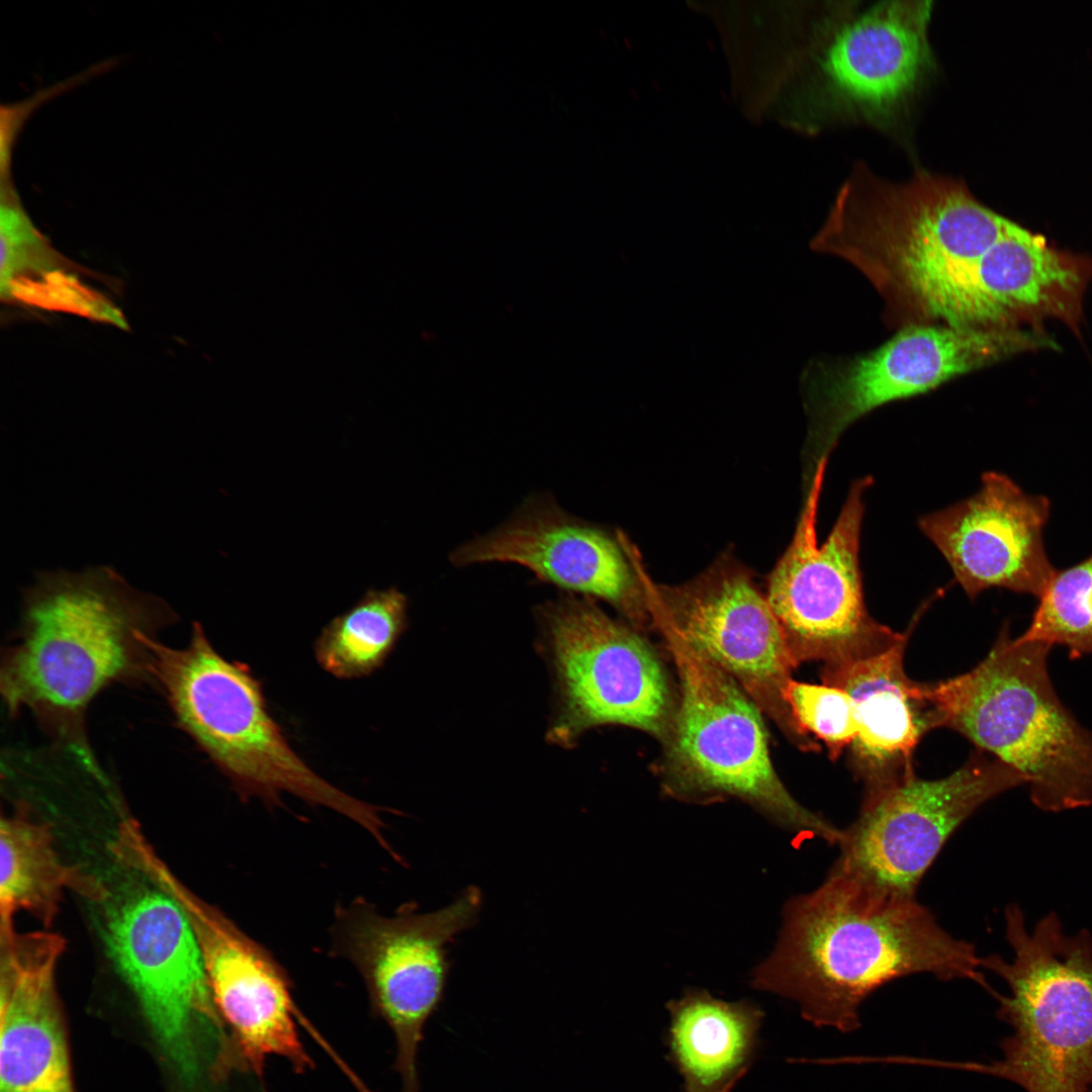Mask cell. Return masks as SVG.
<instances>
[{
	"label": "cell",
	"instance_id": "cell-26",
	"mask_svg": "<svg viewBox=\"0 0 1092 1092\" xmlns=\"http://www.w3.org/2000/svg\"><path fill=\"white\" fill-rule=\"evenodd\" d=\"M783 700L800 732L822 740L831 759L853 743L857 731L853 705L843 690L790 679L783 690Z\"/></svg>",
	"mask_w": 1092,
	"mask_h": 1092
},
{
	"label": "cell",
	"instance_id": "cell-20",
	"mask_svg": "<svg viewBox=\"0 0 1092 1092\" xmlns=\"http://www.w3.org/2000/svg\"><path fill=\"white\" fill-rule=\"evenodd\" d=\"M906 642L901 635L822 668L823 684L843 690L852 701L857 731L851 756L864 785L863 798L915 777L913 755L928 731L920 684L904 670Z\"/></svg>",
	"mask_w": 1092,
	"mask_h": 1092
},
{
	"label": "cell",
	"instance_id": "cell-6",
	"mask_svg": "<svg viewBox=\"0 0 1092 1092\" xmlns=\"http://www.w3.org/2000/svg\"><path fill=\"white\" fill-rule=\"evenodd\" d=\"M1005 935L1013 950L981 958L1009 988L994 992L997 1016L1013 1032L1002 1058L985 1063H941L1008 1080L1025 1092H1092V934L1064 931L1055 912L1031 930L1017 904L1005 908Z\"/></svg>",
	"mask_w": 1092,
	"mask_h": 1092
},
{
	"label": "cell",
	"instance_id": "cell-29",
	"mask_svg": "<svg viewBox=\"0 0 1092 1092\" xmlns=\"http://www.w3.org/2000/svg\"><path fill=\"white\" fill-rule=\"evenodd\" d=\"M342 1073L358 1092H374L349 1065L343 1068Z\"/></svg>",
	"mask_w": 1092,
	"mask_h": 1092
},
{
	"label": "cell",
	"instance_id": "cell-8",
	"mask_svg": "<svg viewBox=\"0 0 1092 1092\" xmlns=\"http://www.w3.org/2000/svg\"><path fill=\"white\" fill-rule=\"evenodd\" d=\"M827 460L815 467L793 540L768 583L767 601L797 664L842 660L902 635L872 618L864 603L859 540L871 477L851 483L829 535L818 542L817 514Z\"/></svg>",
	"mask_w": 1092,
	"mask_h": 1092
},
{
	"label": "cell",
	"instance_id": "cell-14",
	"mask_svg": "<svg viewBox=\"0 0 1092 1092\" xmlns=\"http://www.w3.org/2000/svg\"><path fill=\"white\" fill-rule=\"evenodd\" d=\"M152 881L180 906L197 939L210 992L245 1066L261 1075L268 1059L297 1073L313 1067L298 1033L290 981L269 951L213 906L190 892L164 861Z\"/></svg>",
	"mask_w": 1092,
	"mask_h": 1092
},
{
	"label": "cell",
	"instance_id": "cell-27",
	"mask_svg": "<svg viewBox=\"0 0 1092 1092\" xmlns=\"http://www.w3.org/2000/svg\"><path fill=\"white\" fill-rule=\"evenodd\" d=\"M0 200L2 292L14 278L57 268V261L24 211L11 173L1 174Z\"/></svg>",
	"mask_w": 1092,
	"mask_h": 1092
},
{
	"label": "cell",
	"instance_id": "cell-16",
	"mask_svg": "<svg viewBox=\"0 0 1092 1092\" xmlns=\"http://www.w3.org/2000/svg\"><path fill=\"white\" fill-rule=\"evenodd\" d=\"M669 631L755 696L767 697L794 734L783 700L797 665L767 601L742 571L716 566L687 584L655 590Z\"/></svg>",
	"mask_w": 1092,
	"mask_h": 1092
},
{
	"label": "cell",
	"instance_id": "cell-28",
	"mask_svg": "<svg viewBox=\"0 0 1092 1092\" xmlns=\"http://www.w3.org/2000/svg\"><path fill=\"white\" fill-rule=\"evenodd\" d=\"M2 297H14L41 308L62 310L124 327L121 313L103 296L73 276L54 268L19 276L9 282Z\"/></svg>",
	"mask_w": 1092,
	"mask_h": 1092
},
{
	"label": "cell",
	"instance_id": "cell-23",
	"mask_svg": "<svg viewBox=\"0 0 1092 1092\" xmlns=\"http://www.w3.org/2000/svg\"><path fill=\"white\" fill-rule=\"evenodd\" d=\"M65 889L100 902L107 889L92 876L65 864L54 847L50 826L28 817L24 810L1 818L0 914L1 923L13 922L20 910L44 926L55 920Z\"/></svg>",
	"mask_w": 1092,
	"mask_h": 1092
},
{
	"label": "cell",
	"instance_id": "cell-19",
	"mask_svg": "<svg viewBox=\"0 0 1092 1092\" xmlns=\"http://www.w3.org/2000/svg\"><path fill=\"white\" fill-rule=\"evenodd\" d=\"M932 9L931 1H884L837 31L821 62L833 102L868 120L898 113L934 68Z\"/></svg>",
	"mask_w": 1092,
	"mask_h": 1092
},
{
	"label": "cell",
	"instance_id": "cell-24",
	"mask_svg": "<svg viewBox=\"0 0 1092 1092\" xmlns=\"http://www.w3.org/2000/svg\"><path fill=\"white\" fill-rule=\"evenodd\" d=\"M406 597L395 587L370 589L334 618L314 643L321 667L341 679L369 675L380 668L406 625Z\"/></svg>",
	"mask_w": 1092,
	"mask_h": 1092
},
{
	"label": "cell",
	"instance_id": "cell-25",
	"mask_svg": "<svg viewBox=\"0 0 1092 1092\" xmlns=\"http://www.w3.org/2000/svg\"><path fill=\"white\" fill-rule=\"evenodd\" d=\"M1018 638L1064 646L1072 659L1092 653V554L1069 568L1056 569Z\"/></svg>",
	"mask_w": 1092,
	"mask_h": 1092
},
{
	"label": "cell",
	"instance_id": "cell-4",
	"mask_svg": "<svg viewBox=\"0 0 1092 1092\" xmlns=\"http://www.w3.org/2000/svg\"><path fill=\"white\" fill-rule=\"evenodd\" d=\"M1053 647L1010 636L1005 625L973 669L920 684L927 729L949 728L1023 777L1045 812L1092 805V731L1059 698Z\"/></svg>",
	"mask_w": 1092,
	"mask_h": 1092
},
{
	"label": "cell",
	"instance_id": "cell-17",
	"mask_svg": "<svg viewBox=\"0 0 1092 1092\" xmlns=\"http://www.w3.org/2000/svg\"><path fill=\"white\" fill-rule=\"evenodd\" d=\"M450 560L457 567L515 563L561 589L608 601L625 612L639 609V582L619 543L565 512L549 494L532 496L502 526L457 547Z\"/></svg>",
	"mask_w": 1092,
	"mask_h": 1092
},
{
	"label": "cell",
	"instance_id": "cell-13",
	"mask_svg": "<svg viewBox=\"0 0 1092 1092\" xmlns=\"http://www.w3.org/2000/svg\"><path fill=\"white\" fill-rule=\"evenodd\" d=\"M543 612L563 701L554 736L611 723L662 734L669 692L651 648L586 600L564 598Z\"/></svg>",
	"mask_w": 1092,
	"mask_h": 1092
},
{
	"label": "cell",
	"instance_id": "cell-9",
	"mask_svg": "<svg viewBox=\"0 0 1092 1092\" xmlns=\"http://www.w3.org/2000/svg\"><path fill=\"white\" fill-rule=\"evenodd\" d=\"M481 906L480 890L469 886L432 912L406 905L385 916L358 899L338 907L334 951L361 974L373 1010L393 1033L402 1092L420 1089L417 1056L425 1024L444 996L451 966L448 945L477 922Z\"/></svg>",
	"mask_w": 1092,
	"mask_h": 1092
},
{
	"label": "cell",
	"instance_id": "cell-11",
	"mask_svg": "<svg viewBox=\"0 0 1092 1092\" xmlns=\"http://www.w3.org/2000/svg\"><path fill=\"white\" fill-rule=\"evenodd\" d=\"M98 903L114 965L136 995L164 1055L191 1080L199 1069L198 1031L220 1017L188 918L152 881L113 895L107 890Z\"/></svg>",
	"mask_w": 1092,
	"mask_h": 1092
},
{
	"label": "cell",
	"instance_id": "cell-12",
	"mask_svg": "<svg viewBox=\"0 0 1092 1092\" xmlns=\"http://www.w3.org/2000/svg\"><path fill=\"white\" fill-rule=\"evenodd\" d=\"M1025 785L1021 775L980 750L944 778L913 777L889 787L863 798L858 817L843 830L832 869L915 897L961 824L989 800Z\"/></svg>",
	"mask_w": 1092,
	"mask_h": 1092
},
{
	"label": "cell",
	"instance_id": "cell-7",
	"mask_svg": "<svg viewBox=\"0 0 1092 1092\" xmlns=\"http://www.w3.org/2000/svg\"><path fill=\"white\" fill-rule=\"evenodd\" d=\"M680 680L670 794L690 801L739 799L794 836L839 844L843 830L795 800L774 769L756 706L736 680L669 631Z\"/></svg>",
	"mask_w": 1092,
	"mask_h": 1092
},
{
	"label": "cell",
	"instance_id": "cell-21",
	"mask_svg": "<svg viewBox=\"0 0 1092 1092\" xmlns=\"http://www.w3.org/2000/svg\"><path fill=\"white\" fill-rule=\"evenodd\" d=\"M1091 279L1092 258L1058 250L1013 221L974 270L975 285L998 327L1037 329L1053 317L1076 334Z\"/></svg>",
	"mask_w": 1092,
	"mask_h": 1092
},
{
	"label": "cell",
	"instance_id": "cell-15",
	"mask_svg": "<svg viewBox=\"0 0 1092 1092\" xmlns=\"http://www.w3.org/2000/svg\"><path fill=\"white\" fill-rule=\"evenodd\" d=\"M1050 500L988 471L967 499L922 516L918 526L974 600L991 587L1039 598L1056 569L1044 549Z\"/></svg>",
	"mask_w": 1092,
	"mask_h": 1092
},
{
	"label": "cell",
	"instance_id": "cell-10",
	"mask_svg": "<svg viewBox=\"0 0 1092 1092\" xmlns=\"http://www.w3.org/2000/svg\"><path fill=\"white\" fill-rule=\"evenodd\" d=\"M1045 345L1053 344L1038 330L919 325L866 353L820 363L811 385L815 467L872 411Z\"/></svg>",
	"mask_w": 1092,
	"mask_h": 1092
},
{
	"label": "cell",
	"instance_id": "cell-5",
	"mask_svg": "<svg viewBox=\"0 0 1092 1092\" xmlns=\"http://www.w3.org/2000/svg\"><path fill=\"white\" fill-rule=\"evenodd\" d=\"M147 670L162 688L179 725L228 777L242 799L281 804L287 793L323 806L365 829L384 849L386 811L341 791L315 774L291 748L269 713L260 680L242 662L229 661L194 623L188 645L172 648L142 638Z\"/></svg>",
	"mask_w": 1092,
	"mask_h": 1092
},
{
	"label": "cell",
	"instance_id": "cell-2",
	"mask_svg": "<svg viewBox=\"0 0 1092 1092\" xmlns=\"http://www.w3.org/2000/svg\"><path fill=\"white\" fill-rule=\"evenodd\" d=\"M774 950L752 988L788 998L817 1027L851 1032L863 1001L913 974L967 979L988 992L975 946L951 936L916 897L830 869L815 890L790 898Z\"/></svg>",
	"mask_w": 1092,
	"mask_h": 1092
},
{
	"label": "cell",
	"instance_id": "cell-30",
	"mask_svg": "<svg viewBox=\"0 0 1092 1092\" xmlns=\"http://www.w3.org/2000/svg\"><path fill=\"white\" fill-rule=\"evenodd\" d=\"M731 1091H732V1089H729V1090H726V1091H724V1092H731Z\"/></svg>",
	"mask_w": 1092,
	"mask_h": 1092
},
{
	"label": "cell",
	"instance_id": "cell-22",
	"mask_svg": "<svg viewBox=\"0 0 1092 1092\" xmlns=\"http://www.w3.org/2000/svg\"><path fill=\"white\" fill-rule=\"evenodd\" d=\"M668 1060L684 1092H724L746 1074L764 1013L748 1000L725 1001L689 988L667 1002Z\"/></svg>",
	"mask_w": 1092,
	"mask_h": 1092
},
{
	"label": "cell",
	"instance_id": "cell-3",
	"mask_svg": "<svg viewBox=\"0 0 1092 1092\" xmlns=\"http://www.w3.org/2000/svg\"><path fill=\"white\" fill-rule=\"evenodd\" d=\"M35 577L23 592L16 642L3 656L1 693L10 713L26 708L71 730L101 690L147 671L142 636L175 614L108 566Z\"/></svg>",
	"mask_w": 1092,
	"mask_h": 1092
},
{
	"label": "cell",
	"instance_id": "cell-18",
	"mask_svg": "<svg viewBox=\"0 0 1092 1092\" xmlns=\"http://www.w3.org/2000/svg\"><path fill=\"white\" fill-rule=\"evenodd\" d=\"M0 928V1092H75L55 980L65 940Z\"/></svg>",
	"mask_w": 1092,
	"mask_h": 1092
},
{
	"label": "cell",
	"instance_id": "cell-1",
	"mask_svg": "<svg viewBox=\"0 0 1092 1092\" xmlns=\"http://www.w3.org/2000/svg\"><path fill=\"white\" fill-rule=\"evenodd\" d=\"M1012 220L961 179L918 170L891 181L858 164L837 191L813 248L847 261L876 288L897 330L993 328L974 281Z\"/></svg>",
	"mask_w": 1092,
	"mask_h": 1092
}]
</instances>
